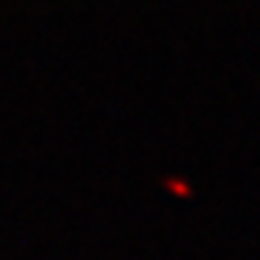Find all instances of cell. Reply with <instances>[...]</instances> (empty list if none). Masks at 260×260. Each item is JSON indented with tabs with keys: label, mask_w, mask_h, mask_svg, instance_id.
Returning <instances> with one entry per match:
<instances>
[{
	"label": "cell",
	"mask_w": 260,
	"mask_h": 260,
	"mask_svg": "<svg viewBox=\"0 0 260 260\" xmlns=\"http://www.w3.org/2000/svg\"><path fill=\"white\" fill-rule=\"evenodd\" d=\"M168 188H171V191H177L179 197H188V194H191V191H188V185H182V182H174V179H168Z\"/></svg>",
	"instance_id": "cell-1"
}]
</instances>
